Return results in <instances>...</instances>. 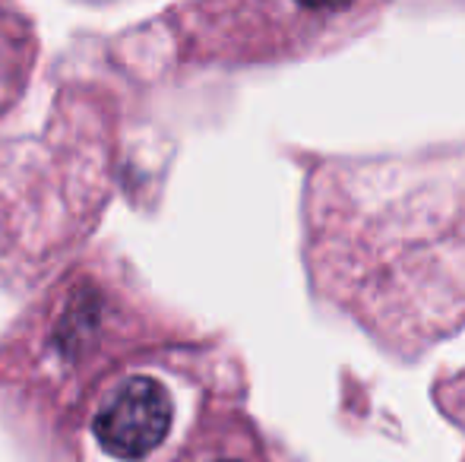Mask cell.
<instances>
[{
    "label": "cell",
    "mask_w": 465,
    "mask_h": 462,
    "mask_svg": "<svg viewBox=\"0 0 465 462\" xmlns=\"http://www.w3.org/2000/svg\"><path fill=\"white\" fill-rule=\"evenodd\" d=\"M196 462H257V457L244 450H234V447H213V450L200 453Z\"/></svg>",
    "instance_id": "cell-3"
},
{
    "label": "cell",
    "mask_w": 465,
    "mask_h": 462,
    "mask_svg": "<svg viewBox=\"0 0 465 462\" xmlns=\"http://www.w3.org/2000/svg\"><path fill=\"white\" fill-rule=\"evenodd\" d=\"M392 0H232L247 51L272 57L339 48L371 29Z\"/></svg>",
    "instance_id": "cell-1"
},
{
    "label": "cell",
    "mask_w": 465,
    "mask_h": 462,
    "mask_svg": "<svg viewBox=\"0 0 465 462\" xmlns=\"http://www.w3.org/2000/svg\"><path fill=\"white\" fill-rule=\"evenodd\" d=\"M174 396L155 374L136 370L104 389L93 415V434L114 462H146L172 437Z\"/></svg>",
    "instance_id": "cell-2"
}]
</instances>
